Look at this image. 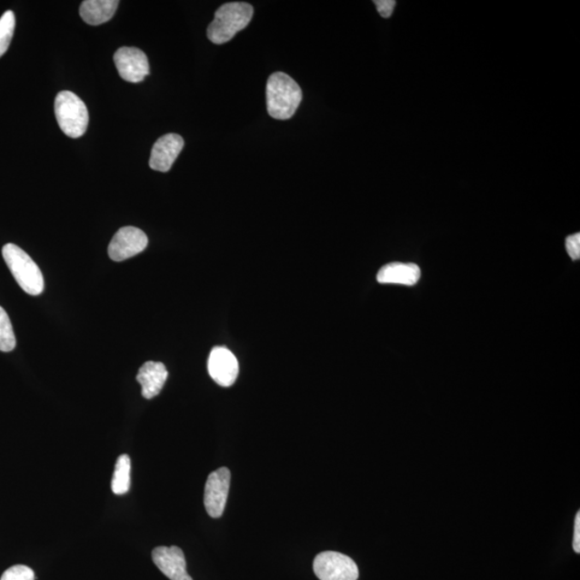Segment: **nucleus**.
Returning a JSON list of instances; mask_svg holds the SVG:
<instances>
[{
  "mask_svg": "<svg viewBox=\"0 0 580 580\" xmlns=\"http://www.w3.org/2000/svg\"><path fill=\"white\" fill-rule=\"evenodd\" d=\"M115 63L121 78L130 83H139L150 75V64L145 53L137 47L123 46L115 55Z\"/></svg>",
  "mask_w": 580,
  "mask_h": 580,
  "instance_id": "6e6552de",
  "label": "nucleus"
},
{
  "mask_svg": "<svg viewBox=\"0 0 580 580\" xmlns=\"http://www.w3.org/2000/svg\"><path fill=\"white\" fill-rule=\"evenodd\" d=\"M265 93L269 115L275 120H289L301 104L302 91L298 83L284 73L270 75Z\"/></svg>",
  "mask_w": 580,
  "mask_h": 580,
  "instance_id": "f257e3e1",
  "label": "nucleus"
},
{
  "mask_svg": "<svg viewBox=\"0 0 580 580\" xmlns=\"http://www.w3.org/2000/svg\"><path fill=\"white\" fill-rule=\"evenodd\" d=\"M574 552L580 553V513L578 512L575 518V530H574L573 540Z\"/></svg>",
  "mask_w": 580,
  "mask_h": 580,
  "instance_id": "412c9836",
  "label": "nucleus"
},
{
  "mask_svg": "<svg viewBox=\"0 0 580 580\" xmlns=\"http://www.w3.org/2000/svg\"><path fill=\"white\" fill-rule=\"evenodd\" d=\"M118 4L117 0H85L81 5L80 15L90 25H100L114 17Z\"/></svg>",
  "mask_w": 580,
  "mask_h": 580,
  "instance_id": "4468645a",
  "label": "nucleus"
},
{
  "mask_svg": "<svg viewBox=\"0 0 580 580\" xmlns=\"http://www.w3.org/2000/svg\"><path fill=\"white\" fill-rule=\"evenodd\" d=\"M15 28V16L14 12L5 11L0 17V57H2L11 44Z\"/></svg>",
  "mask_w": 580,
  "mask_h": 580,
  "instance_id": "f3484780",
  "label": "nucleus"
},
{
  "mask_svg": "<svg viewBox=\"0 0 580 580\" xmlns=\"http://www.w3.org/2000/svg\"><path fill=\"white\" fill-rule=\"evenodd\" d=\"M3 257L24 292L31 295L43 294L44 275L25 251L15 245L8 244L3 247Z\"/></svg>",
  "mask_w": 580,
  "mask_h": 580,
  "instance_id": "7ed1b4c3",
  "label": "nucleus"
},
{
  "mask_svg": "<svg viewBox=\"0 0 580 580\" xmlns=\"http://www.w3.org/2000/svg\"><path fill=\"white\" fill-rule=\"evenodd\" d=\"M565 247L567 253L573 260H579L580 258V234L572 235L567 236L565 240Z\"/></svg>",
  "mask_w": 580,
  "mask_h": 580,
  "instance_id": "6ab92c4d",
  "label": "nucleus"
},
{
  "mask_svg": "<svg viewBox=\"0 0 580 580\" xmlns=\"http://www.w3.org/2000/svg\"><path fill=\"white\" fill-rule=\"evenodd\" d=\"M208 370L213 381L222 387H230L239 375V363L230 349L217 346L210 353Z\"/></svg>",
  "mask_w": 580,
  "mask_h": 580,
  "instance_id": "1a4fd4ad",
  "label": "nucleus"
},
{
  "mask_svg": "<svg viewBox=\"0 0 580 580\" xmlns=\"http://www.w3.org/2000/svg\"><path fill=\"white\" fill-rule=\"evenodd\" d=\"M167 378L168 371L164 364L147 361L142 365L138 372L137 381L141 385L144 398L150 400L161 394Z\"/></svg>",
  "mask_w": 580,
  "mask_h": 580,
  "instance_id": "f8f14e48",
  "label": "nucleus"
},
{
  "mask_svg": "<svg viewBox=\"0 0 580 580\" xmlns=\"http://www.w3.org/2000/svg\"><path fill=\"white\" fill-rule=\"evenodd\" d=\"M230 471L227 467H221L212 472L206 481L205 488V506L212 518H220L226 506L229 488Z\"/></svg>",
  "mask_w": 580,
  "mask_h": 580,
  "instance_id": "0eeeda50",
  "label": "nucleus"
},
{
  "mask_svg": "<svg viewBox=\"0 0 580 580\" xmlns=\"http://www.w3.org/2000/svg\"><path fill=\"white\" fill-rule=\"evenodd\" d=\"M375 4L378 14L387 19V17L392 16L396 3L395 0H376Z\"/></svg>",
  "mask_w": 580,
  "mask_h": 580,
  "instance_id": "aec40b11",
  "label": "nucleus"
},
{
  "mask_svg": "<svg viewBox=\"0 0 580 580\" xmlns=\"http://www.w3.org/2000/svg\"><path fill=\"white\" fill-rule=\"evenodd\" d=\"M56 120L62 132L70 138H80L88 126V111L83 100L73 92L63 91L55 98Z\"/></svg>",
  "mask_w": 580,
  "mask_h": 580,
  "instance_id": "20e7f679",
  "label": "nucleus"
},
{
  "mask_svg": "<svg viewBox=\"0 0 580 580\" xmlns=\"http://www.w3.org/2000/svg\"><path fill=\"white\" fill-rule=\"evenodd\" d=\"M152 558L159 571L170 580H193L186 571V560L181 548L156 547L153 550Z\"/></svg>",
  "mask_w": 580,
  "mask_h": 580,
  "instance_id": "9b49d317",
  "label": "nucleus"
},
{
  "mask_svg": "<svg viewBox=\"0 0 580 580\" xmlns=\"http://www.w3.org/2000/svg\"><path fill=\"white\" fill-rule=\"evenodd\" d=\"M130 461L128 455H121L115 464L114 478H112V491L117 495H126L130 488Z\"/></svg>",
  "mask_w": 580,
  "mask_h": 580,
  "instance_id": "2eb2a0df",
  "label": "nucleus"
},
{
  "mask_svg": "<svg viewBox=\"0 0 580 580\" xmlns=\"http://www.w3.org/2000/svg\"><path fill=\"white\" fill-rule=\"evenodd\" d=\"M0 580H35V573L26 565H15L9 567Z\"/></svg>",
  "mask_w": 580,
  "mask_h": 580,
  "instance_id": "a211bd4d",
  "label": "nucleus"
},
{
  "mask_svg": "<svg viewBox=\"0 0 580 580\" xmlns=\"http://www.w3.org/2000/svg\"><path fill=\"white\" fill-rule=\"evenodd\" d=\"M254 8L247 3H228L216 11L208 27V38L215 45H224L250 24Z\"/></svg>",
  "mask_w": 580,
  "mask_h": 580,
  "instance_id": "f03ea898",
  "label": "nucleus"
},
{
  "mask_svg": "<svg viewBox=\"0 0 580 580\" xmlns=\"http://www.w3.org/2000/svg\"><path fill=\"white\" fill-rule=\"evenodd\" d=\"M16 346L14 328L8 316L2 306H0V352L9 353Z\"/></svg>",
  "mask_w": 580,
  "mask_h": 580,
  "instance_id": "dca6fc26",
  "label": "nucleus"
},
{
  "mask_svg": "<svg viewBox=\"0 0 580 580\" xmlns=\"http://www.w3.org/2000/svg\"><path fill=\"white\" fill-rule=\"evenodd\" d=\"M185 147V139L180 135L167 134L159 138L154 145L150 167L161 173H168L177 156Z\"/></svg>",
  "mask_w": 580,
  "mask_h": 580,
  "instance_id": "9d476101",
  "label": "nucleus"
},
{
  "mask_svg": "<svg viewBox=\"0 0 580 580\" xmlns=\"http://www.w3.org/2000/svg\"><path fill=\"white\" fill-rule=\"evenodd\" d=\"M147 244L149 240L141 229L132 226L123 227L110 242L109 256L114 262H124L144 252Z\"/></svg>",
  "mask_w": 580,
  "mask_h": 580,
  "instance_id": "423d86ee",
  "label": "nucleus"
},
{
  "mask_svg": "<svg viewBox=\"0 0 580 580\" xmlns=\"http://www.w3.org/2000/svg\"><path fill=\"white\" fill-rule=\"evenodd\" d=\"M314 573L321 580H357L359 570L347 555L336 552H324L316 555Z\"/></svg>",
  "mask_w": 580,
  "mask_h": 580,
  "instance_id": "39448f33",
  "label": "nucleus"
},
{
  "mask_svg": "<svg viewBox=\"0 0 580 580\" xmlns=\"http://www.w3.org/2000/svg\"><path fill=\"white\" fill-rule=\"evenodd\" d=\"M422 272L415 264L392 263L378 271L377 281L381 284H400L413 286L419 281Z\"/></svg>",
  "mask_w": 580,
  "mask_h": 580,
  "instance_id": "ddd939ff",
  "label": "nucleus"
}]
</instances>
